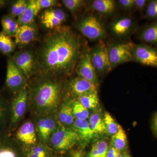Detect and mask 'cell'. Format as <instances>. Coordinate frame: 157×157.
I'll return each instance as SVG.
<instances>
[{
    "mask_svg": "<svg viewBox=\"0 0 157 157\" xmlns=\"http://www.w3.org/2000/svg\"><path fill=\"white\" fill-rule=\"evenodd\" d=\"M38 14L34 0L29 1V6L27 9L17 17V21L19 26L33 24L35 17Z\"/></svg>",
    "mask_w": 157,
    "mask_h": 157,
    "instance_id": "20",
    "label": "cell"
},
{
    "mask_svg": "<svg viewBox=\"0 0 157 157\" xmlns=\"http://www.w3.org/2000/svg\"><path fill=\"white\" fill-rule=\"evenodd\" d=\"M78 77L86 79L98 86L97 73L90 59V52H83L79 58L76 67Z\"/></svg>",
    "mask_w": 157,
    "mask_h": 157,
    "instance_id": "12",
    "label": "cell"
},
{
    "mask_svg": "<svg viewBox=\"0 0 157 157\" xmlns=\"http://www.w3.org/2000/svg\"><path fill=\"white\" fill-rule=\"evenodd\" d=\"M77 28L81 34L90 41L104 40L107 33L104 23L95 15H87L78 22Z\"/></svg>",
    "mask_w": 157,
    "mask_h": 157,
    "instance_id": "3",
    "label": "cell"
},
{
    "mask_svg": "<svg viewBox=\"0 0 157 157\" xmlns=\"http://www.w3.org/2000/svg\"><path fill=\"white\" fill-rule=\"evenodd\" d=\"M109 146L107 141L101 140L93 144L87 157H107Z\"/></svg>",
    "mask_w": 157,
    "mask_h": 157,
    "instance_id": "26",
    "label": "cell"
},
{
    "mask_svg": "<svg viewBox=\"0 0 157 157\" xmlns=\"http://www.w3.org/2000/svg\"><path fill=\"white\" fill-rule=\"evenodd\" d=\"M121 157H131V156L129 155L126 154H124Z\"/></svg>",
    "mask_w": 157,
    "mask_h": 157,
    "instance_id": "44",
    "label": "cell"
},
{
    "mask_svg": "<svg viewBox=\"0 0 157 157\" xmlns=\"http://www.w3.org/2000/svg\"><path fill=\"white\" fill-rule=\"evenodd\" d=\"M137 22L130 16H124L113 20L109 25L111 33L118 38H125L133 33L137 29Z\"/></svg>",
    "mask_w": 157,
    "mask_h": 157,
    "instance_id": "8",
    "label": "cell"
},
{
    "mask_svg": "<svg viewBox=\"0 0 157 157\" xmlns=\"http://www.w3.org/2000/svg\"><path fill=\"white\" fill-rule=\"evenodd\" d=\"M117 2L121 7L126 11L134 9L135 0H119Z\"/></svg>",
    "mask_w": 157,
    "mask_h": 157,
    "instance_id": "37",
    "label": "cell"
},
{
    "mask_svg": "<svg viewBox=\"0 0 157 157\" xmlns=\"http://www.w3.org/2000/svg\"><path fill=\"white\" fill-rule=\"evenodd\" d=\"M37 30L33 24L19 25L14 36V43L19 46H25L36 39Z\"/></svg>",
    "mask_w": 157,
    "mask_h": 157,
    "instance_id": "15",
    "label": "cell"
},
{
    "mask_svg": "<svg viewBox=\"0 0 157 157\" xmlns=\"http://www.w3.org/2000/svg\"><path fill=\"white\" fill-rule=\"evenodd\" d=\"M77 101L88 109H95L99 104L98 92L90 93L78 97Z\"/></svg>",
    "mask_w": 157,
    "mask_h": 157,
    "instance_id": "25",
    "label": "cell"
},
{
    "mask_svg": "<svg viewBox=\"0 0 157 157\" xmlns=\"http://www.w3.org/2000/svg\"><path fill=\"white\" fill-rule=\"evenodd\" d=\"M88 122L90 126L94 135L107 133L104 116H102L100 112L98 111L93 113L89 117Z\"/></svg>",
    "mask_w": 157,
    "mask_h": 157,
    "instance_id": "21",
    "label": "cell"
},
{
    "mask_svg": "<svg viewBox=\"0 0 157 157\" xmlns=\"http://www.w3.org/2000/svg\"><path fill=\"white\" fill-rule=\"evenodd\" d=\"M6 107L5 103L0 98V127L4 124L6 119Z\"/></svg>",
    "mask_w": 157,
    "mask_h": 157,
    "instance_id": "39",
    "label": "cell"
},
{
    "mask_svg": "<svg viewBox=\"0 0 157 157\" xmlns=\"http://www.w3.org/2000/svg\"><path fill=\"white\" fill-rule=\"evenodd\" d=\"M138 38L143 43L157 48V20L144 27L138 33Z\"/></svg>",
    "mask_w": 157,
    "mask_h": 157,
    "instance_id": "17",
    "label": "cell"
},
{
    "mask_svg": "<svg viewBox=\"0 0 157 157\" xmlns=\"http://www.w3.org/2000/svg\"><path fill=\"white\" fill-rule=\"evenodd\" d=\"M14 42L11 37L9 36L3 32L0 33V51L5 54H11L15 48Z\"/></svg>",
    "mask_w": 157,
    "mask_h": 157,
    "instance_id": "27",
    "label": "cell"
},
{
    "mask_svg": "<svg viewBox=\"0 0 157 157\" xmlns=\"http://www.w3.org/2000/svg\"><path fill=\"white\" fill-rule=\"evenodd\" d=\"M29 1L18 0L12 5L11 8V14L14 17H18L24 12L29 6Z\"/></svg>",
    "mask_w": 157,
    "mask_h": 157,
    "instance_id": "32",
    "label": "cell"
},
{
    "mask_svg": "<svg viewBox=\"0 0 157 157\" xmlns=\"http://www.w3.org/2000/svg\"><path fill=\"white\" fill-rule=\"evenodd\" d=\"M70 157H84V153L81 150H75L71 151Z\"/></svg>",
    "mask_w": 157,
    "mask_h": 157,
    "instance_id": "42",
    "label": "cell"
},
{
    "mask_svg": "<svg viewBox=\"0 0 157 157\" xmlns=\"http://www.w3.org/2000/svg\"><path fill=\"white\" fill-rule=\"evenodd\" d=\"M63 3L71 13H75L84 6L85 2L82 0H63Z\"/></svg>",
    "mask_w": 157,
    "mask_h": 157,
    "instance_id": "34",
    "label": "cell"
},
{
    "mask_svg": "<svg viewBox=\"0 0 157 157\" xmlns=\"http://www.w3.org/2000/svg\"><path fill=\"white\" fill-rule=\"evenodd\" d=\"M12 59L26 79L31 77L37 70L36 59L30 51H25L17 52Z\"/></svg>",
    "mask_w": 157,
    "mask_h": 157,
    "instance_id": "11",
    "label": "cell"
},
{
    "mask_svg": "<svg viewBox=\"0 0 157 157\" xmlns=\"http://www.w3.org/2000/svg\"><path fill=\"white\" fill-rule=\"evenodd\" d=\"M26 78L23 73L14 64L12 59L9 60L7 64L6 83L10 90L17 93L26 87Z\"/></svg>",
    "mask_w": 157,
    "mask_h": 157,
    "instance_id": "10",
    "label": "cell"
},
{
    "mask_svg": "<svg viewBox=\"0 0 157 157\" xmlns=\"http://www.w3.org/2000/svg\"><path fill=\"white\" fill-rule=\"evenodd\" d=\"M80 37L68 27H61L45 37L36 59L37 69L45 74L72 73L83 52Z\"/></svg>",
    "mask_w": 157,
    "mask_h": 157,
    "instance_id": "1",
    "label": "cell"
},
{
    "mask_svg": "<svg viewBox=\"0 0 157 157\" xmlns=\"http://www.w3.org/2000/svg\"><path fill=\"white\" fill-rule=\"evenodd\" d=\"M151 128L154 135L157 138V112L155 113L152 117Z\"/></svg>",
    "mask_w": 157,
    "mask_h": 157,
    "instance_id": "41",
    "label": "cell"
},
{
    "mask_svg": "<svg viewBox=\"0 0 157 157\" xmlns=\"http://www.w3.org/2000/svg\"><path fill=\"white\" fill-rule=\"evenodd\" d=\"M2 25L3 33L10 37L14 36L19 27L17 21L11 14L2 17Z\"/></svg>",
    "mask_w": 157,
    "mask_h": 157,
    "instance_id": "24",
    "label": "cell"
},
{
    "mask_svg": "<svg viewBox=\"0 0 157 157\" xmlns=\"http://www.w3.org/2000/svg\"><path fill=\"white\" fill-rule=\"evenodd\" d=\"M90 56L97 74L104 75L112 70L108 55V46L104 40L98 42L90 52Z\"/></svg>",
    "mask_w": 157,
    "mask_h": 157,
    "instance_id": "5",
    "label": "cell"
},
{
    "mask_svg": "<svg viewBox=\"0 0 157 157\" xmlns=\"http://www.w3.org/2000/svg\"><path fill=\"white\" fill-rule=\"evenodd\" d=\"M111 146L122 153L127 150L128 147L127 135L121 126L117 133L111 136Z\"/></svg>",
    "mask_w": 157,
    "mask_h": 157,
    "instance_id": "22",
    "label": "cell"
},
{
    "mask_svg": "<svg viewBox=\"0 0 157 157\" xmlns=\"http://www.w3.org/2000/svg\"><path fill=\"white\" fill-rule=\"evenodd\" d=\"M68 90L72 95L77 98L90 93L98 92L97 86L78 76L73 78L69 82Z\"/></svg>",
    "mask_w": 157,
    "mask_h": 157,
    "instance_id": "14",
    "label": "cell"
},
{
    "mask_svg": "<svg viewBox=\"0 0 157 157\" xmlns=\"http://www.w3.org/2000/svg\"><path fill=\"white\" fill-rule=\"evenodd\" d=\"M72 107L73 116L76 119L86 120L89 118L90 113L88 109L78 101L72 103Z\"/></svg>",
    "mask_w": 157,
    "mask_h": 157,
    "instance_id": "29",
    "label": "cell"
},
{
    "mask_svg": "<svg viewBox=\"0 0 157 157\" xmlns=\"http://www.w3.org/2000/svg\"><path fill=\"white\" fill-rule=\"evenodd\" d=\"M79 140L74 130L62 127L54 133L51 141L55 148L64 151L72 148Z\"/></svg>",
    "mask_w": 157,
    "mask_h": 157,
    "instance_id": "6",
    "label": "cell"
},
{
    "mask_svg": "<svg viewBox=\"0 0 157 157\" xmlns=\"http://www.w3.org/2000/svg\"><path fill=\"white\" fill-rule=\"evenodd\" d=\"M58 118L59 121L66 125H71L74 123L72 103L67 101L62 104L59 111Z\"/></svg>",
    "mask_w": 157,
    "mask_h": 157,
    "instance_id": "23",
    "label": "cell"
},
{
    "mask_svg": "<svg viewBox=\"0 0 157 157\" xmlns=\"http://www.w3.org/2000/svg\"><path fill=\"white\" fill-rule=\"evenodd\" d=\"M104 120L107 134L111 136L116 134L121 125L117 124L109 113H104Z\"/></svg>",
    "mask_w": 157,
    "mask_h": 157,
    "instance_id": "28",
    "label": "cell"
},
{
    "mask_svg": "<svg viewBox=\"0 0 157 157\" xmlns=\"http://www.w3.org/2000/svg\"><path fill=\"white\" fill-rule=\"evenodd\" d=\"M67 14L60 9H50L45 10L41 15L42 24L49 29L61 27L67 19Z\"/></svg>",
    "mask_w": 157,
    "mask_h": 157,
    "instance_id": "13",
    "label": "cell"
},
{
    "mask_svg": "<svg viewBox=\"0 0 157 157\" xmlns=\"http://www.w3.org/2000/svg\"><path fill=\"white\" fill-rule=\"evenodd\" d=\"M148 2L147 0H135L134 9L137 11L142 12L146 9Z\"/></svg>",
    "mask_w": 157,
    "mask_h": 157,
    "instance_id": "38",
    "label": "cell"
},
{
    "mask_svg": "<svg viewBox=\"0 0 157 157\" xmlns=\"http://www.w3.org/2000/svg\"><path fill=\"white\" fill-rule=\"evenodd\" d=\"M134 45L132 42H122L108 45L109 62L112 69L124 63L133 61Z\"/></svg>",
    "mask_w": 157,
    "mask_h": 157,
    "instance_id": "4",
    "label": "cell"
},
{
    "mask_svg": "<svg viewBox=\"0 0 157 157\" xmlns=\"http://www.w3.org/2000/svg\"><path fill=\"white\" fill-rule=\"evenodd\" d=\"M16 136L18 140L27 145H34L36 142L35 126L31 122H27L23 124L17 130Z\"/></svg>",
    "mask_w": 157,
    "mask_h": 157,
    "instance_id": "16",
    "label": "cell"
},
{
    "mask_svg": "<svg viewBox=\"0 0 157 157\" xmlns=\"http://www.w3.org/2000/svg\"><path fill=\"white\" fill-rule=\"evenodd\" d=\"M63 95V87L59 81L51 79L40 81L33 88L32 100L38 112L47 114L58 107Z\"/></svg>",
    "mask_w": 157,
    "mask_h": 157,
    "instance_id": "2",
    "label": "cell"
},
{
    "mask_svg": "<svg viewBox=\"0 0 157 157\" xmlns=\"http://www.w3.org/2000/svg\"><path fill=\"white\" fill-rule=\"evenodd\" d=\"M27 100L26 87L16 93L10 107V128H13L24 115L26 110Z\"/></svg>",
    "mask_w": 157,
    "mask_h": 157,
    "instance_id": "9",
    "label": "cell"
},
{
    "mask_svg": "<svg viewBox=\"0 0 157 157\" xmlns=\"http://www.w3.org/2000/svg\"><path fill=\"white\" fill-rule=\"evenodd\" d=\"M74 131L77 133L79 139L85 141H90L94 136V132L90 126L88 121L75 120L74 122Z\"/></svg>",
    "mask_w": 157,
    "mask_h": 157,
    "instance_id": "19",
    "label": "cell"
},
{
    "mask_svg": "<svg viewBox=\"0 0 157 157\" xmlns=\"http://www.w3.org/2000/svg\"><path fill=\"white\" fill-rule=\"evenodd\" d=\"M145 16L149 20H157V0L148 1L145 10Z\"/></svg>",
    "mask_w": 157,
    "mask_h": 157,
    "instance_id": "33",
    "label": "cell"
},
{
    "mask_svg": "<svg viewBox=\"0 0 157 157\" xmlns=\"http://www.w3.org/2000/svg\"><path fill=\"white\" fill-rule=\"evenodd\" d=\"M6 1H3V0H0V9L6 6Z\"/></svg>",
    "mask_w": 157,
    "mask_h": 157,
    "instance_id": "43",
    "label": "cell"
},
{
    "mask_svg": "<svg viewBox=\"0 0 157 157\" xmlns=\"http://www.w3.org/2000/svg\"><path fill=\"white\" fill-rule=\"evenodd\" d=\"M34 2L38 13L42 9L55 6L57 3V1L55 0H34Z\"/></svg>",
    "mask_w": 157,
    "mask_h": 157,
    "instance_id": "36",
    "label": "cell"
},
{
    "mask_svg": "<svg viewBox=\"0 0 157 157\" xmlns=\"http://www.w3.org/2000/svg\"><path fill=\"white\" fill-rule=\"evenodd\" d=\"M123 154L112 146L109 147L107 151V157H121Z\"/></svg>",
    "mask_w": 157,
    "mask_h": 157,
    "instance_id": "40",
    "label": "cell"
},
{
    "mask_svg": "<svg viewBox=\"0 0 157 157\" xmlns=\"http://www.w3.org/2000/svg\"><path fill=\"white\" fill-rule=\"evenodd\" d=\"M56 123L53 119L51 118H45V131L42 139L44 141L48 140L52 133L54 132L56 129Z\"/></svg>",
    "mask_w": 157,
    "mask_h": 157,
    "instance_id": "35",
    "label": "cell"
},
{
    "mask_svg": "<svg viewBox=\"0 0 157 157\" xmlns=\"http://www.w3.org/2000/svg\"><path fill=\"white\" fill-rule=\"evenodd\" d=\"M133 61L144 66L157 68V48L142 43L135 44Z\"/></svg>",
    "mask_w": 157,
    "mask_h": 157,
    "instance_id": "7",
    "label": "cell"
},
{
    "mask_svg": "<svg viewBox=\"0 0 157 157\" xmlns=\"http://www.w3.org/2000/svg\"><path fill=\"white\" fill-rule=\"evenodd\" d=\"M90 6L99 14L107 17L112 15L117 9L116 3L113 0H94Z\"/></svg>",
    "mask_w": 157,
    "mask_h": 157,
    "instance_id": "18",
    "label": "cell"
},
{
    "mask_svg": "<svg viewBox=\"0 0 157 157\" xmlns=\"http://www.w3.org/2000/svg\"><path fill=\"white\" fill-rule=\"evenodd\" d=\"M26 155L27 157H50L48 150L42 145L32 147L27 152Z\"/></svg>",
    "mask_w": 157,
    "mask_h": 157,
    "instance_id": "31",
    "label": "cell"
},
{
    "mask_svg": "<svg viewBox=\"0 0 157 157\" xmlns=\"http://www.w3.org/2000/svg\"><path fill=\"white\" fill-rule=\"evenodd\" d=\"M0 157H17L16 151L8 140L0 138Z\"/></svg>",
    "mask_w": 157,
    "mask_h": 157,
    "instance_id": "30",
    "label": "cell"
}]
</instances>
